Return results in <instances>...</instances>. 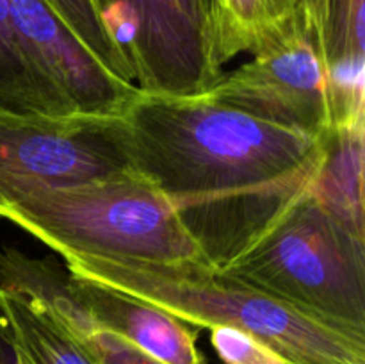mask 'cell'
I'll return each instance as SVG.
<instances>
[{"label": "cell", "mask_w": 365, "mask_h": 364, "mask_svg": "<svg viewBox=\"0 0 365 364\" xmlns=\"http://www.w3.org/2000/svg\"><path fill=\"white\" fill-rule=\"evenodd\" d=\"M46 2L110 74L121 81L134 84L130 66L116 45L110 41L93 0H46Z\"/></svg>", "instance_id": "15"}, {"label": "cell", "mask_w": 365, "mask_h": 364, "mask_svg": "<svg viewBox=\"0 0 365 364\" xmlns=\"http://www.w3.org/2000/svg\"><path fill=\"white\" fill-rule=\"evenodd\" d=\"M212 2H214V0H212Z\"/></svg>", "instance_id": "20"}, {"label": "cell", "mask_w": 365, "mask_h": 364, "mask_svg": "<svg viewBox=\"0 0 365 364\" xmlns=\"http://www.w3.org/2000/svg\"><path fill=\"white\" fill-rule=\"evenodd\" d=\"M210 2H212V0H210Z\"/></svg>", "instance_id": "19"}, {"label": "cell", "mask_w": 365, "mask_h": 364, "mask_svg": "<svg viewBox=\"0 0 365 364\" xmlns=\"http://www.w3.org/2000/svg\"><path fill=\"white\" fill-rule=\"evenodd\" d=\"M328 2H330V0H303L307 29H309L314 43L317 45L319 54H321V46H323L324 27H327Z\"/></svg>", "instance_id": "18"}, {"label": "cell", "mask_w": 365, "mask_h": 364, "mask_svg": "<svg viewBox=\"0 0 365 364\" xmlns=\"http://www.w3.org/2000/svg\"><path fill=\"white\" fill-rule=\"evenodd\" d=\"M0 288L48 307L98 364H163L123 339L98 327L68 289V271L50 259H34L16 248L0 252Z\"/></svg>", "instance_id": "10"}, {"label": "cell", "mask_w": 365, "mask_h": 364, "mask_svg": "<svg viewBox=\"0 0 365 364\" xmlns=\"http://www.w3.org/2000/svg\"><path fill=\"white\" fill-rule=\"evenodd\" d=\"M59 256L207 264L163 191L141 171L38 188L0 214Z\"/></svg>", "instance_id": "3"}, {"label": "cell", "mask_w": 365, "mask_h": 364, "mask_svg": "<svg viewBox=\"0 0 365 364\" xmlns=\"http://www.w3.org/2000/svg\"><path fill=\"white\" fill-rule=\"evenodd\" d=\"M75 277L152 303L196 328L232 327L294 364H365V341L203 263L160 264L63 253Z\"/></svg>", "instance_id": "2"}, {"label": "cell", "mask_w": 365, "mask_h": 364, "mask_svg": "<svg viewBox=\"0 0 365 364\" xmlns=\"http://www.w3.org/2000/svg\"><path fill=\"white\" fill-rule=\"evenodd\" d=\"M321 57L327 70L342 61L365 59V0H330Z\"/></svg>", "instance_id": "16"}, {"label": "cell", "mask_w": 365, "mask_h": 364, "mask_svg": "<svg viewBox=\"0 0 365 364\" xmlns=\"http://www.w3.org/2000/svg\"><path fill=\"white\" fill-rule=\"evenodd\" d=\"M0 113H77L25 49L14 27L9 0H0Z\"/></svg>", "instance_id": "14"}, {"label": "cell", "mask_w": 365, "mask_h": 364, "mask_svg": "<svg viewBox=\"0 0 365 364\" xmlns=\"http://www.w3.org/2000/svg\"><path fill=\"white\" fill-rule=\"evenodd\" d=\"M118 114L0 113V214L38 188L130 170Z\"/></svg>", "instance_id": "6"}, {"label": "cell", "mask_w": 365, "mask_h": 364, "mask_svg": "<svg viewBox=\"0 0 365 364\" xmlns=\"http://www.w3.org/2000/svg\"><path fill=\"white\" fill-rule=\"evenodd\" d=\"M210 343L225 364H294L273 346L232 327H212Z\"/></svg>", "instance_id": "17"}, {"label": "cell", "mask_w": 365, "mask_h": 364, "mask_svg": "<svg viewBox=\"0 0 365 364\" xmlns=\"http://www.w3.org/2000/svg\"><path fill=\"white\" fill-rule=\"evenodd\" d=\"M132 168L166 195L207 264L228 266L312 188L327 134L202 95L141 89L120 111Z\"/></svg>", "instance_id": "1"}, {"label": "cell", "mask_w": 365, "mask_h": 364, "mask_svg": "<svg viewBox=\"0 0 365 364\" xmlns=\"http://www.w3.org/2000/svg\"><path fill=\"white\" fill-rule=\"evenodd\" d=\"M25 49L82 114H118L138 86L110 74L46 0H9Z\"/></svg>", "instance_id": "8"}, {"label": "cell", "mask_w": 365, "mask_h": 364, "mask_svg": "<svg viewBox=\"0 0 365 364\" xmlns=\"http://www.w3.org/2000/svg\"><path fill=\"white\" fill-rule=\"evenodd\" d=\"M365 121L327 132L323 164L309 195L342 225L365 238L364 216Z\"/></svg>", "instance_id": "12"}, {"label": "cell", "mask_w": 365, "mask_h": 364, "mask_svg": "<svg viewBox=\"0 0 365 364\" xmlns=\"http://www.w3.org/2000/svg\"><path fill=\"white\" fill-rule=\"evenodd\" d=\"M93 2L141 91L202 95L223 75L210 0Z\"/></svg>", "instance_id": "5"}, {"label": "cell", "mask_w": 365, "mask_h": 364, "mask_svg": "<svg viewBox=\"0 0 365 364\" xmlns=\"http://www.w3.org/2000/svg\"><path fill=\"white\" fill-rule=\"evenodd\" d=\"M68 289L98 327L121 335L159 363L207 364L192 328L173 314L70 271Z\"/></svg>", "instance_id": "9"}, {"label": "cell", "mask_w": 365, "mask_h": 364, "mask_svg": "<svg viewBox=\"0 0 365 364\" xmlns=\"http://www.w3.org/2000/svg\"><path fill=\"white\" fill-rule=\"evenodd\" d=\"M0 335L11 350V364H98L48 307L4 288Z\"/></svg>", "instance_id": "11"}, {"label": "cell", "mask_w": 365, "mask_h": 364, "mask_svg": "<svg viewBox=\"0 0 365 364\" xmlns=\"http://www.w3.org/2000/svg\"><path fill=\"white\" fill-rule=\"evenodd\" d=\"M207 95L292 131L324 136L331 128L328 71L305 29L253 54L237 70L223 71Z\"/></svg>", "instance_id": "7"}, {"label": "cell", "mask_w": 365, "mask_h": 364, "mask_svg": "<svg viewBox=\"0 0 365 364\" xmlns=\"http://www.w3.org/2000/svg\"><path fill=\"white\" fill-rule=\"evenodd\" d=\"M214 31L221 63L257 54L298 29H307L303 0H214Z\"/></svg>", "instance_id": "13"}, {"label": "cell", "mask_w": 365, "mask_h": 364, "mask_svg": "<svg viewBox=\"0 0 365 364\" xmlns=\"http://www.w3.org/2000/svg\"><path fill=\"white\" fill-rule=\"evenodd\" d=\"M220 271L365 341V238L309 193Z\"/></svg>", "instance_id": "4"}]
</instances>
